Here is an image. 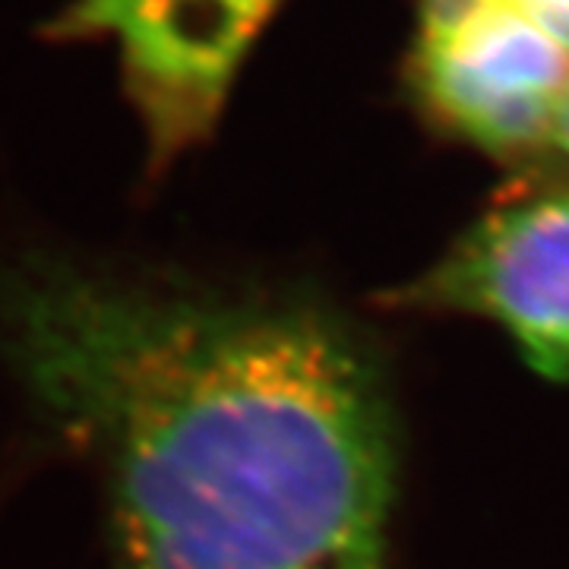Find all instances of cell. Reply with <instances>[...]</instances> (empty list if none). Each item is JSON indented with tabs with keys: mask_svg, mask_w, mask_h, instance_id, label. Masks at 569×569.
<instances>
[{
	"mask_svg": "<svg viewBox=\"0 0 569 569\" xmlns=\"http://www.w3.org/2000/svg\"><path fill=\"white\" fill-rule=\"evenodd\" d=\"M548 142L550 146H557V149H560V152L569 159V89H567V96H563V102H560L557 118H553Z\"/></svg>",
	"mask_w": 569,
	"mask_h": 569,
	"instance_id": "obj_6",
	"label": "cell"
},
{
	"mask_svg": "<svg viewBox=\"0 0 569 569\" xmlns=\"http://www.w3.org/2000/svg\"><path fill=\"white\" fill-rule=\"evenodd\" d=\"M0 348L96 468L114 569H392L396 418L313 291L26 253Z\"/></svg>",
	"mask_w": 569,
	"mask_h": 569,
	"instance_id": "obj_1",
	"label": "cell"
},
{
	"mask_svg": "<svg viewBox=\"0 0 569 569\" xmlns=\"http://www.w3.org/2000/svg\"><path fill=\"white\" fill-rule=\"evenodd\" d=\"M282 0H67L48 39L111 41L121 82L162 171L212 137L257 39Z\"/></svg>",
	"mask_w": 569,
	"mask_h": 569,
	"instance_id": "obj_2",
	"label": "cell"
},
{
	"mask_svg": "<svg viewBox=\"0 0 569 569\" xmlns=\"http://www.w3.org/2000/svg\"><path fill=\"white\" fill-rule=\"evenodd\" d=\"M408 86L427 118L488 152L548 142L569 48L509 0H418Z\"/></svg>",
	"mask_w": 569,
	"mask_h": 569,
	"instance_id": "obj_3",
	"label": "cell"
},
{
	"mask_svg": "<svg viewBox=\"0 0 569 569\" xmlns=\"http://www.w3.org/2000/svg\"><path fill=\"white\" fill-rule=\"evenodd\" d=\"M509 3L538 22L563 48H569V0H509Z\"/></svg>",
	"mask_w": 569,
	"mask_h": 569,
	"instance_id": "obj_5",
	"label": "cell"
},
{
	"mask_svg": "<svg viewBox=\"0 0 569 569\" xmlns=\"http://www.w3.org/2000/svg\"><path fill=\"white\" fill-rule=\"evenodd\" d=\"M389 305L481 317L541 377L569 380V190L488 212Z\"/></svg>",
	"mask_w": 569,
	"mask_h": 569,
	"instance_id": "obj_4",
	"label": "cell"
}]
</instances>
